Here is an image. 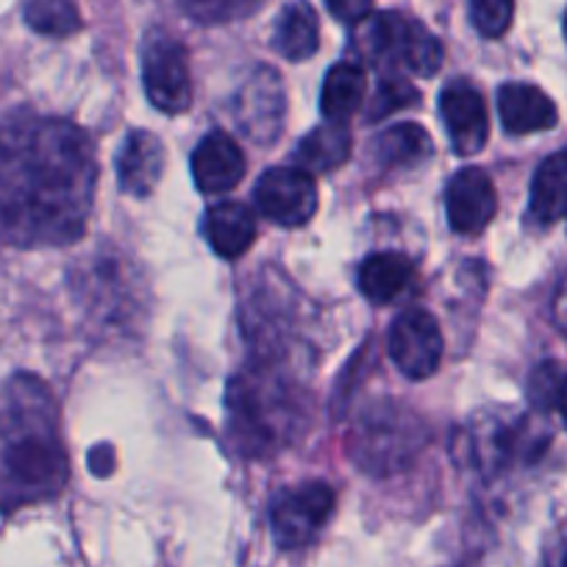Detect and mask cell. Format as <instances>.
Masks as SVG:
<instances>
[{"instance_id": "obj_29", "label": "cell", "mask_w": 567, "mask_h": 567, "mask_svg": "<svg viewBox=\"0 0 567 567\" xmlns=\"http://www.w3.org/2000/svg\"><path fill=\"white\" fill-rule=\"evenodd\" d=\"M554 323L559 326L561 334L567 337V276L561 278L559 290L554 296Z\"/></svg>"}, {"instance_id": "obj_5", "label": "cell", "mask_w": 567, "mask_h": 567, "mask_svg": "<svg viewBox=\"0 0 567 567\" xmlns=\"http://www.w3.org/2000/svg\"><path fill=\"white\" fill-rule=\"evenodd\" d=\"M142 84L145 95L159 112L182 114L193 103V75L182 42L154 31L142 45Z\"/></svg>"}, {"instance_id": "obj_24", "label": "cell", "mask_w": 567, "mask_h": 567, "mask_svg": "<svg viewBox=\"0 0 567 567\" xmlns=\"http://www.w3.org/2000/svg\"><path fill=\"white\" fill-rule=\"evenodd\" d=\"M443 42L425 29L420 20H412L409 25V45H406V70L420 75V79H432L443 68Z\"/></svg>"}, {"instance_id": "obj_10", "label": "cell", "mask_w": 567, "mask_h": 567, "mask_svg": "<svg viewBox=\"0 0 567 567\" xmlns=\"http://www.w3.org/2000/svg\"><path fill=\"white\" fill-rule=\"evenodd\" d=\"M445 212L456 234L476 237L493 223L498 212V195H495L493 178L478 167H465L454 173L445 187Z\"/></svg>"}, {"instance_id": "obj_25", "label": "cell", "mask_w": 567, "mask_h": 567, "mask_svg": "<svg viewBox=\"0 0 567 567\" xmlns=\"http://www.w3.org/2000/svg\"><path fill=\"white\" fill-rule=\"evenodd\" d=\"M414 103H420V90L412 81L401 79V75H384L375 86V95L364 117H368V123H379V120L414 106Z\"/></svg>"}, {"instance_id": "obj_8", "label": "cell", "mask_w": 567, "mask_h": 567, "mask_svg": "<svg viewBox=\"0 0 567 567\" xmlns=\"http://www.w3.org/2000/svg\"><path fill=\"white\" fill-rule=\"evenodd\" d=\"M390 357L406 379H429L443 362V331L432 312L406 309L390 329Z\"/></svg>"}, {"instance_id": "obj_30", "label": "cell", "mask_w": 567, "mask_h": 567, "mask_svg": "<svg viewBox=\"0 0 567 567\" xmlns=\"http://www.w3.org/2000/svg\"><path fill=\"white\" fill-rule=\"evenodd\" d=\"M559 412H561V417H565V425H567V384H565V392H561V401H559Z\"/></svg>"}, {"instance_id": "obj_20", "label": "cell", "mask_w": 567, "mask_h": 567, "mask_svg": "<svg viewBox=\"0 0 567 567\" xmlns=\"http://www.w3.org/2000/svg\"><path fill=\"white\" fill-rule=\"evenodd\" d=\"M272 48L290 62H303L312 59L320 48V20L309 3L298 0L287 7L278 18L276 31H272Z\"/></svg>"}, {"instance_id": "obj_12", "label": "cell", "mask_w": 567, "mask_h": 567, "mask_svg": "<svg viewBox=\"0 0 567 567\" xmlns=\"http://www.w3.org/2000/svg\"><path fill=\"white\" fill-rule=\"evenodd\" d=\"M245 167H248V162H245L237 140L220 128L209 131L193 154V176L204 195L231 193L243 182Z\"/></svg>"}, {"instance_id": "obj_14", "label": "cell", "mask_w": 567, "mask_h": 567, "mask_svg": "<svg viewBox=\"0 0 567 567\" xmlns=\"http://www.w3.org/2000/svg\"><path fill=\"white\" fill-rule=\"evenodd\" d=\"M409 25L398 12H379L364 18L357 25L353 45L359 56L379 70H406V45H409Z\"/></svg>"}, {"instance_id": "obj_17", "label": "cell", "mask_w": 567, "mask_h": 567, "mask_svg": "<svg viewBox=\"0 0 567 567\" xmlns=\"http://www.w3.org/2000/svg\"><path fill=\"white\" fill-rule=\"evenodd\" d=\"M414 276V265L406 254L379 250L370 254L359 267V290L370 303H390L401 296Z\"/></svg>"}, {"instance_id": "obj_21", "label": "cell", "mask_w": 567, "mask_h": 567, "mask_svg": "<svg viewBox=\"0 0 567 567\" xmlns=\"http://www.w3.org/2000/svg\"><path fill=\"white\" fill-rule=\"evenodd\" d=\"M364 92H368V75L357 62H340L326 75L323 92H320V109L331 123H346L362 109Z\"/></svg>"}, {"instance_id": "obj_13", "label": "cell", "mask_w": 567, "mask_h": 567, "mask_svg": "<svg viewBox=\"0 0 567 567\" xmlns=\"http://www.w3.org/2000/svg\"><path fill=\"white\" fill-rule=\"evenodd\" d=\"M165 173V145L151 131H128L117 154V184L125 195L148 198Z\"/></svg>"}, {"instance_id": "obj_2", "label": "cell", "mask_w": 567, "mask_h": 567, "mask_svg": "<svg viewBox=\"0 0 567 567\" xmlns=\"http://www.w3.org/2000/svg\"><path fill=\"white\" fill-rule=\"evenodd\" d=\"M40 386L14 379L0 392V504L48 498L68 482V454L53 420L34 412Z\"/></svg>"}, {"instance_id": "obj_9", "label": "cell", "mask_w": 567, "mask_h": 567, "mask_svg": "<svg viewBox=\"0 0 567 567\" xmlns=\"http://www.w3.org/2000/svg\"><path fill=\"white\" fill-rule=\"evenodd\" d=\"M284 103H287V97H284V86L276 70L259 68L239 90L234 117L250 140L267 145V142L276 140L284 125V114H287Z\"/></svg>"}, {"instance_id": "obj_11", "label": "cell", "mask_w": 567, "mask_h": 567, "mask_svg": "<svg viewBox=\"0 0 567 567\" xmlns=\"http://www.w3.org/2000/svg\"><path fill=\"white\" fill-rule=\"evenodd\" d=\"M440 114L449 128L454 154L473 156L487 145L489 117L482 92L467 81H451L440 95Z\"/></svg>"}, {"instance_id": "obj_28", "label": "cell", "mask_w": 567, "mask_h": 567, "mask_svg": "<svg viewBox=\"0 0 567 567\" xmlns=\"http://www.w3.org/2000/svg\"><path fill=\"white\" fill-rule=\"evenodd\" d=\"M329 12L334 14L340 23L359 25L364 18L373 14V0H326Z\"/></svg>"}, {"instance_id": "obj_23", "label": "cell", "mask_w": 567, "mask_h": 567, "mask_svg": "<svg viewBox=\"0 0 567 567\" xmlns=\"http://www.w3.org/2000/svg\"><path fill=\"white\" fill-rule=\"evenodd\" d=\"M25 23L42 37H62L79 34L84 20L73 0H31L25 7Z\"/></svg>"}, {"instance_id": "obj_22", "label": "cell", "mask_w": 567, "mask_h": 567, "mask_svg": "<svg viewBox=\"0 0 567 567\" xmlns=\"http://www.w3.org/2000/svg\"><path fill=\"white\" fill-rule=\"evenodd\" d=\"M432 136L423 125L401 123L381 131L373 142V154L384 171H398V167H412L432 156Z\"/></svg>"}, {"instance_id": "obj_6", "label": "cell", "mask_w": 567, "mask_h": 567, "mask_svg": "<svg viewBox=\"0 0 567 567\" xmlns=\"http://www.w3.org/2000/svg\"><path fill=\"white\" fill-rule=\"evenodd\" d=\"M334 504L337 495L326 482H309L278 493L270 509V526L278 548L296 550L312 543L334 515Z\"/></svg>"}, {"instance_id": "obj_18", "label": "cell", "mask_w": 567, "mask_h": 567, "mask_svg": "<svg viewBox=\"0 0 567 567\" xmlns=\"http://www.w3.org/2000/svg\"><path fill=\"white\" fill-rule=\"evenodd\" d=\"M528 217L537 226H554L567 217V151L548 156L534 173Z\"/></svg>"}, {"instance_id": "obj_26", "label": "cell", "mask_w": 567, "mask_h": 567, "mask_svg": "<svg viewBox=\"0 0 567 567\" xmlns=\"http://www.w3.org/2000/svg\"><path fill=\"white\" fill-rule=\"evenodd\" d=\"M567 384V368L559 362H543L532 370L528 375V401L534 403V409L539 412H550V409H559L561 392Z\"/></svg>"}, {"instance_id": "obj_19", "label": "cell", "mask_w": 567, "mask_h": 567, "mask_svg": "<svg viewBox=\"0 0 567 567\" xmlns=\"http://www.w3.org/2000/svg\"><path fill=\"white\" fill-rule=\"evenodd\" d=\"M353 136L346 123H323L303 136L296 148V162L307 173H331L351 159Z\"/></svg>"}, {"instance_id": "obj_31", "label": "cell", "mask_w": 567, "mask_h": 567, "mask_svg": "<svg viewBox=\"0 0 567 567\" xmlns=\"http://www.w3.org/2000/svg\"><path fill=\"white\" fill-rule=\"evenodd\" d=\"M561 567H567V554H565V561H561Z\"/></svg>"}, {"instance_id": "obj_27", "label": "cell", "mask_w": 567, "mask_h": 567, "mask_svg": "<svg viewBox=\"0 0 567 567\" xmlns=\"http://www.w3.org/2000/svg\"><path fill=\"white\" fill-rule=\"evenodd\" d=\"M473 25L487 40H498L509 31L515 18V0H471Z\"/></svg>"}, {"instance_id": "obj_15", "label": "cell", "mask_w": 567, "mask_h": 567, "mask_svg": "<svg viewBox=\"0 0 567 567\" xmlns=\"http://www.w3.org/2000/svg\"><path fill=\"white\" fill-rule=\"evenodd\" d=\"M501 123L509 134H537L559 123L556 103L534 84H504L498 90Z\"/></svg>"}, {"instance_id": "obj_16", "label": "cell", "mask_w": 567, "mask_h": 567, "mask_svg": "<svg viewBox=\"0 0 567 567\" xmlns=\"http://www.w3.org/2000/svg\"><path fill=\"white\" fill-rule=\"evenodd\" d=\"M204 234L209 239L212 250L223 259H239L248 254L256 239V217L254 212L237 200H223L206 212Z\"/></svg>"}, {"instance_id": "obj_4", "label": "cell", "mask_w": 567, "mask_h": 567, "mask_svg": "<svg viewBox=\"0 0 567 567\" xmlns=\"http://www.w3.org/2000/svg\"><path fill=\"white\" fill-rule=\"evenodd\" d=\"M425 443L429 432L417 414L398 403H375L359 420L351 451L362 471L386 476L412 465Z\"/></svg>"}, {"instance_id": "obj_3", "label": "cell", "mask_w": 567, "mask_h": 567, "mask_svg": "<svg viewBox=\"0 0 567 567\" xmlns=\"http://www.w3.org/2000/svg\"><path fill=\"white\" fill-rule=\"evenodd\" d=\"M228 423L243 454H270L303 425L301 395L281 373L256 364L234 375L228 386Z\"/></svg>"}, {"instance_id": "obj_7", "label": "cell", "mask_w": 567, "mask_h": 567, "mask_svg": "<svg viewBox=\"0 0 567 567\" xmlns=\"http://www.w3.org/2000/svg\"><path fill=\"white\" fill-rule=\"evenodd\" d=\"M256 209L278 226H307L318 212V184L301 167H270L254 187Z\"/></svg>"}, {"instance_id": "obj_1", "label": "cell", "mask_w": 567, "mask_h": 567, "mask_svg": "<svg viewBox=\"0 0 567 567\" xmlns=\"http://www.w3.org/2000/svg\"><path fill=\"white\" fill-rule=\"evenodd\" d=\"M90 140L62 120L0 125V239L73 243L92 206Z\"/></svg>"}]
</instances>
